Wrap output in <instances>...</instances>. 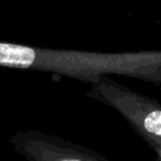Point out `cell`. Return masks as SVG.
I'll list each match as a JSON object with an SVG mask.
<instances>
[{
	"instance_id": "obj_1",
	"label": "cell",
	"mask_w": 161,
	"mask_h": 161,
	"mask_svg": "<svg viewBox=\"0 0 161 161\" xmlns=\"http://www.w3.org/2000/svg\"><path fill=\"white\" fill-rule=\"evenodd\" d=\"M0 67L48 72L88 86L109 74L161 84V50L103 53L0 42Z\"/></svg>"
},
{
	"instance_id": "obj_2",
	"label": "cell",
	"mask_w": 161,
	"mask_h": 161,
	"mask_svg": "<svg viewBox=\"0 0 161 161\" xmlns=\"http://www.w3.org/2000/svg\"><path fill=\"white\" fill-rule=\"evenodd\" d=\"M86 96L117 111L152 151L161 148V103L158 101L116 82L108 75L89 84Z\"/></svg>"
},
{
	"instance_id": "obj_3",
	"label": "cell",
	"mask_w": 161,
	"mask_h": 161,
	"mask_svg": "<svg viewBox=\"0 0 161 161\" xmlns=\"http://www.w3.org/2000/svg\"><path fill=\"white\" fill-rule=\"evenodd\" d=\"M9 141L28 161H111L86 146L38 130L18 131Z\"/></svg>"
}]
</instances>
